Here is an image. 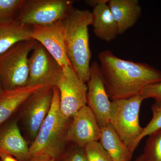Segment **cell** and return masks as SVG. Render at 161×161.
I'll return each mask as SVG.
<instances>
[{
	"label": "cell",
	"mask_w": 161,
	"mask_h": 161,
	"mask_svg": "<svg viewBox=\"0 0 161 161\" xmlns=\"http://www.w3.org/2000/svg\"><path fill=\"white\" fill-rule=\"evenodd\" d=\"M135 161H142L141 155L138 156V157L136 158V159L135 160Z\"/></svg>",
	"instance_id": "cell-27"
},
{
	"label": "cell",
	"mask_w": 161,
	"mask_h": 161,
	"mask_svg": "<svg viewBox=\"0 0 161 161\" xmlns=\"http://www.w3.org/2000/svg\"><path fill=\"white\" fill-rule=\"evenodd\" d=\"M118 28L119 34L123 35L137 23L142 14L138 0H109L108 3Z\"/></svg>",
	"instance_id": "cell-15"
},
{
	"label": "cell",
	"mask_w": 161,
	"mask_h": 161,
	"mask_svg": "<svg viewBox=\"0 0 161 161\" xmlns=\"http://www.w3.org/2000/svg\"><path fill=\"white\" fill-rule=\"evenodd\" d=\"M71 0H23L15 19L29 26H46L63 21L73 8Z\"/></svg>",
	"instance_id": "cell-6"
},
{
	"label": "cell",
	"mask_w": 161,
	"mask_h": 161,
	"mask_svg": "<svg viewBox=\"0 0 161 161\" xmlns=\"http://www.w3.org/2000/svg\"><path fill=\"white\" fill-rule=\"evenodd\" d=\"M53 95L50 110L43 121L34 140L30 145L31 157L48 155L57 161L68 148L66 136L72 119L62 114L60 110V94L53 87Z\"/></svg>",
	"instance_id": "cell-3"
},
{
	"label": "cell",
	"mask_w": 161,
	"mask_h": 161,
	"mask_svg": "<svg viewBox=\"0 0 161 161\" xmlns=\"http://www.w3.org/2000/svg\"><path fill=\"white\" fill-rule=\"evenodd\" d=\"M1 161H19L17 159L14 157L6 153L0 155Z\"/></svg>",
	"instance_id": "cell-26"
},
{
	"label": "cell",
	"mask_w": 161,
	"mask_h": 161,
	"mask_svg": "<svg viewBox=\"0 0 161 161\" xmlns=\"http://www.w3.org/2000/svg\"><path fill=\"white\" fill-rule=\"evenodd\" d=\"M53 87L42 86L27 98L19 109L18 121L28 143L34 140L43 121L48 115L52 103Z\"/></svg>",
	"instance_id": "cell-7"
},
{
	"label": "cell",
	"mask_w": 161,
	"mask_h": 161,
	"mask_svg": "<svg viewBox=\"0 0 161 161\" xmlns=\"http://www.w3.org/2000/svg\"><path fill=\"white\" fill-rule=\"evenodd\" d=\"M140 94L145 99L153 98L154 100L153 105L161 107V81L147 86L142 90Z\"/></svg>",
	"instance_id": "cell-24"
},
{
	"label": "cell",
	"mask_w": 161,
	"mask_h": 161,
	"mask_svg": "<svg viewBox=\"0 0 161 161\" xmlns=\"http://www.w3.org/2000/svg\"><path fill=\"white\" fill-rule=\"evenodd\" d=\"M99 66L112 101L139 95L147 86L161 81V72L150 64L121 59L109 50L98 54Z\"/></svg>",
	"instance_id": "cell-1"
},
{
	"label": "cell",
	"mask_w": 161,
	"mask_h": 161,
	"mask_svg": "<svg viewBox=\"0 0 161 161\" xmlns=\"http://www.w3.org/2000/svg\"><path fill=\"white\" fill-rule=\"evenodd\" d=\"M66 53L72 68L81 80L89 79L92 53L88 26L92 25V12L72 8L63 21Z\"/></svg>",
	"instance_id": "cell-2"
},
{
	"label": "cell",
	"mask_w": 161,
	"mask_h": 161,
	"mask_svg": "<svg viewBox=\"0 0 161 161\" xmlns=\"http://www.w3.org/2000/svg\"><path fill=\"white\" fill-rule=\"evenodd\" d=\"M144 98L139 95L111 102L109 123L121 140L133 154L143 131L140 125L139 113Z\"/></svg>",
	"instance_id": "cell-4"
},
{
	"label": "cell",
	"mask_w": 161,
	"mask_h": 161,
	"mask_svg": "<svg viewBox=\"0 0 161 161\" xmlns=\"http://www.w3.org/2000/svg\"><path fill=\"white\" fill-rule=\"evenodd\" d=\"M42 86L3 90L0 93V126L9 120L30 96Z\"/></svg>",
	"instance_id": "cell-16"
},
{
	"label": "cell",
	"mask_w": 161,
	"mask_h": 161,
	"mask_svg": "<svg viewBox=\"0 0 161 161\" xmlns=\"http://www.w3.org/2000/svg\"><path fill=\"white\" fill-rule=\"evenodd\" d=\"M88 161H113L99 142H95L84 147Z\"/></svg>",
	"instance_id": "cell-20"
},
{
	"label": "cell",
	"mask_w": 161,
	"mask_h": 161,
	"mask_svg": "<svg viewBox=\"0 0 161 161\" xmlns=\"http://www.w3.org/2000/svg\"><path fill=\"white\" fill-rule=\"evenodd\" d=\"M32 26L15 19L0 22V56L21 41L33 40Z\"/></svg>",
	"instance_id": "cell-17"
},
{
	"label": "cell",
	"mask_w": 161,
	"mask_h": 161,
	"mask_svg": "<svg viewBox=\"0 0 161 161\" xmlns=\"http://www.w3.org/2000/svg\"><path fill=\"white\" fill-rule=\"evenodd\" d=\"M98 142L113 161H131L132 154L110 123L101 128Z\"/></svg>",
	"instance_id": "cell-18"
},
{
	"label": "cell",
	"mask_w": 161,
	"mask_h": 161,
	"mask_svg": "<svg viewBox=\"0 0 161 161\" xmlns=\"http://www.w3.org/2000/svg\"><path fill=\"white\" fill-rule=\"evenodd\" d=\"M29 57L27 86H56L62 67L40 43H37Z\"/></svg>",
	"instance_id": "cell-9"
},
{
	"label": "cell",
	"mask_w": 161,
	"mask_h": 161,
	"mask_svg": "<svg viewBox=\"0 0 161 161\" xmlns=\"http://www.w3.org/2000/svg\"><path fill=\"white\" fill-rule=\"evenodd\" d=\"M151 110L152 118L147 126L144 128L142 133L139 138L138 144L144 137L161 129V107H157L153 104L151 106Z\"/></svg>",
	"instance_id": "cell-22"
},
{
	"label": "cell",
	"mask_w": 161,
	"mask_h": 161,
	"mask_svg": "<svg viewBox=\"0 0 161 161\" xmlns=\"http://www.w3.org/2000/svg\"><path fill=\"white\" fill-rule=\"evenodd\" d=\"M108 1L102 0L93 7L92 26L96 37L111 42L119 34L117 24L108 5Z\"/></svg>",
	"instance_id": "cell-14"
},
{
	"label": "cell",
	"mask_w": 161,
	"mask_h": 161,
	"mask_svg": "<svg viewBox=\"0 0 161 161\" xmlns=\"http://www.w3.org/2000/svg\"><path fill=\"white\" fill-rule=\"evenodd\" d=\"M101 128L95 115L87 105L74 115L66 136L67 142L73 146L84 148L90 143L98 142Z\"/></svg>",
	"instance_id": "cell-12"
},
{
	"label": "cell",
	"mask_w": 161,
	"mask_h": 161,
	"mask_svg": "<svg viewBox=\"0 0 161 161\" xmlns=\"http://www.w3.org/2000/svg\"><path fill=\"white\" fill-rule=\"evenodd\" d=\"M37 42L21 41L0 56V83L3 90L27 86L29 55Z\"/></svg>",
	"instance_id": "cell-5"
},
{
	"label": "cell",
	"mask_w": 161,
	"mask_h": 161,
	"mask_svg": "<svg viewBox=\"0 0 161 161\" xmlns=\"http://www.w3.org/2000/svg\"><path fill=\"white\" fill-rule=\"evenodd\" d=\"M28 161H55L54 159L48 155H40L31 157Z\"/></svg>",
	"instance_id": "cell-25"
},
{
	"label": "cell",
	"mask_w": 161,
	"mask_h": 161,
	"mask_svg": "<svg viewBox=\"0 0 161 161\" xmlns=\"http://www.w3.org/2000/svg\"><path fill=\"white\" fill-rule=\"evenodd\" d=\"M30 145L21 133L17 119H9L0 126V155L9 154L19 161L31 158Z\"/></svg>",
	"instance_id": "cell-13"
},
{
	"label": "cell",
	"mask_w": 161,
	"mask_h": 161,
	"mask_svg": "<svg viewBox=\"0 0 161 161\" xmlns=\"http://www.w3.org/2000/svg\"><path fill=\"white\" fill-rule=\"evenodd\" d=\"M71 146L57 161H88L84 148Z\"/></svg>",
	"instance_id": "cell-23"
},
{
	"label": "cell",
	"mask_w": 161,
	"mask_h": 161,
	"mask_svg": "<svg viewBox=\"0 0 161 161\" xmlns=\"http://www.w3.org/2000/svg\"><path fill=\"white\" fill-rule=\"evenodd\" d=\"M55 87L60 94V110L67 118L72 119L78 110L86 105L87 85L71 66L62 68Z\"/></svg>",
	"instance_id": "cell-8"
},
{
	"label": "cell",
	"mask_w": 161,
	"mask_h": 161,
	"mask_svg": "<svg viewBox=\"0 0 161 161\" xmlns=\"http://www.w3.org/2000/svg\"><path fill=\"white\" fill-rule=\"evenodd\" d=\"M148 136L141 155L142 161H161V129Z\"/></svg>",
	"instance_id": "cell-19"
},
{
	"label": "cell",
	"mask_w": 161,
	"mask_h": 161,
	"mask_svg": "<svg viewBox=\"0 0 161 161\" xmlns=\"http://www.w3.org/2000/svg\"><path fill=\"white\" fill-rule=\"evenodd\" d=\"M3 91V87H2V85H1V84L0 83V93H1Z\"/></svg>",
	"instance_id": "cell-28"
},
{
	"label": "cell",
	"mask_w": 161,
	"mask_h": 161,
	"mask_svg": "<svg viewBox=\"0 0 161 161\" xmlns=\"http://www.w3.org/2000/svg\"><path fill=\"white\" fill-rule=\"evenodd\" d=\"M86 105L95 115L100 128L109 123L111 101L107 94L99 64L96 61L90 66Z\"/></svg>",
	"instance_id": "cell-10"
},
{
	"label": "cell",
	"mask_w": 161,
	"mask_h": 161,
	"mask_svg": "<svg viewBox=\"0 0 161 161\" xmlns=\"http://www.w3.org/2000/svg\"><path fill=\"white\" fill-rule=\"evenodd\" d=\"M23 0H0V22L15 19Z\"/></svg>",
	"instance_id": "cell-21"
},
{
	"label": "cell",
	"mask_w": 161,
	"mask_h": 161,
	"mask_svg": "<svg viewBox=\"0 0 161 161\" xmlns=\"http://www.w3.org/2000/svg\"><path fill=\"white\" fill-rule=\"evenodd\" d=\"M31 37L43 45L61 67L71 66L66 53L63 21L46 26H32Z\"/></svg>",
	"instance_id": "cell-11"
}]
</instances>
